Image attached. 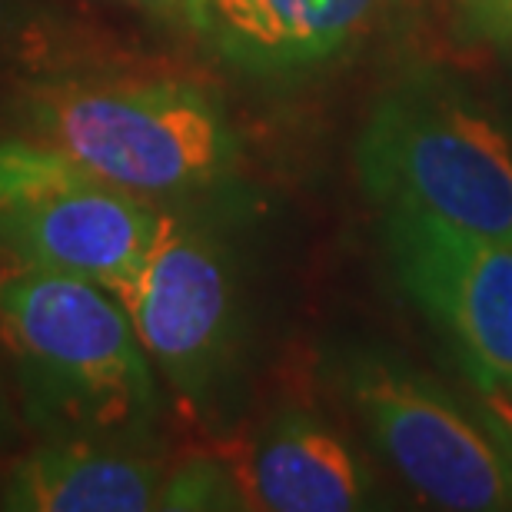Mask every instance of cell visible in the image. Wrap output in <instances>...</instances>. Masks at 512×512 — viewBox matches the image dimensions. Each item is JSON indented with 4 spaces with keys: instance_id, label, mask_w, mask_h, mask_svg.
I'll return each instance as SVG.
<instances>
[{
    "instance_id": "2",
    "label": "cell",
    "mask_w": 512,
    "mask_h": 512,
    "mask_svg": "<svg viewBox=\"0 0 512 512\" xmlns=\"http://www.w3.org/2000/svg\"><path fill=\"white\" fill-rule=\"evenodd\" d=\"M10 117L24 137L153 203L217 187L240 153L220 100L183 77L97 67L20 80Z\"/></svg>"
},
{
    "instance_id": "4",
    "label": "cell",
    "mask_w": 512,
    "mask_h": 512,
    "mask_svg": "<svg viewBox=\"0 0 512 512\" xmlns=\"http://www.w3.org/2000/svg\"><path fill=\"white\" fill-rule=\"evenodd\" d=\"M336 373L366 436L426 503L512 509V453L453 399L380 353H346Z\"/></svg>"
},
{
    "instance_id": "13",
    "label": "cell",
    "mask_w": 512,
    "mask_h": 512,
    "mask_svg": "<svg viewBox=\"0 0 512 512\" xmlns=\"http://www.w3.org/2000/svg\"><path fill=\"white\" fill-rule=\"evenodd\" d=\"M247 506L237 473L217 459H190L167 473L160 509H240Z\"/></svg>"
},
{
    "instance_id": "3",
    "label": "cell",
    "mask_w": 512,
    "mask_h": 512,
    "mask_svg": "<svg viewBox=\"0 0 512 512\" xmlns=\"http://www.w3.org/2000/svg\"><path fill=\"white\" fill-rule=\"evenodd\" d=\"M353 163L386 213L512 240V143L453 80L413 74L389 87L356 137Z\"/></svg>"
},
{
    "instance_id": "7",
    "label": "cell",
    "mask_w": 512,
    "mask_h": 512,
    "mask_svg": "<svg viewBox=\"0 0 512 512\" xmlns=\"http://www.w3.org/2000/svg\"><path fill=\"white\" fill-rule=\"evenodd\" d=\"M160 213L153 200L90 173L44 200L0 210V250L124 296L147 263Z\"/></svg>"
},
{
    "instance_id": "12",
    "label": "cell",
    "mask_w": 512,
    "mask_h": 512,
    "mask_svg": "<svg viewBox=\"0 0 512 512\" xmlns=\"http://www.w3.org/2000/svg\"><path fill=\"white\" fill-rule=\"evenodd\" d=\"M84 177L90 173L80 163L44 140L0 137V210L44 200Z\"/></svg>"
},
{
    "instance_id": "8",
    "label": "cell",
    "mask_w": 512,
    "mask_h": 512,
    "mask_svg": "<svg viewBox=\"0 0 512 512\" xmlns=\"http://www.w3.org/2000/svg\"><path fill=\"white\" fill-rule=\"evenodd\" d=\"M386 0H193L190 27L233 67L293 74L340 57Z\"/></svg>"
},
{
    "instance_id": "6",
    "label": "cell",
    "mask_w": 512,
    "mask_h": 512,
    "mask_svg": "<svg viewBox=\"0 0 512 512\" xmlns=\"http://www.w3.org/2000/svg\"><path fill=\"white\" fill-rule=\"evenodd\" d=\"M386 250L406 296L463 353L489 396L512 393V240L419 213H386Z\"/></svg>"
},
{
    "instance_id": "14",
    "label": "cell",
    "mask_w": 512,
    "mask_h": 512,
    "mask_svg": "<svg viewBox=\"0 0 512 512\" xmlns=\"http://www.w3.org/2000/svg\"><path fill=\"white\" fill-rule=\"evenodd\" d=\"M456 20L469 37L512 44V0H453Z\"/></svg>"
},
{
    "instance_id": "15",
    "label": "cell",
    "mask_w": 512,
    "mask_h": 512,
    "mask_svg": "<svg viewBox=\"0 0 512 512\" xmlns=\"http://www.w3.org/2000/svg\"><path fill=\"white\" fill-rule=\"evenodd\" d=\"M24 436H27V423H24V416H20L17 399L7 393L4 383H0V453L20 446Z\"/></svg>"
},
{
    "instance_id": "5",
    "label": "cell",
    "mask_w": 512,
    "mask_h": 512,
    "mask_svg": "<svg viewBox=\"0 0 512 512\" xmlns=\"http://www.w3.org/2000/svg\"><path fill=\"white\" fill-rule=\"evenodd\" d=\"M120 300L173 393L203 403L240 333L237 273L223 240L203 223L163 210L147 263Z\"/></svg>"
},
{
    "instance_id": "1",
    "label": "cell",
    "mask_w": 512,
    "mask_h": 512,
    "mask_svg": "<svg viewBox=\"0 0 512 512\" xmlns=\"http://www.w3.org/2000/svg\"><path fill=\"white\" fill-rule=\"evenodd\" d=\"M0 356L40 443L140 446L160 416L153 363L124 300L0 250Z\"/></svg>"
},
{
    "instance_id": "17",
    "label": "cell",
    "mask_w": 512,
    "mask_h": 512,
    "mask_svg": "<svg viewBox=\"0 0 512 512\" xmlns=\"http://www.w3.org/2000/svg\"><path fill=\"white\" fill-rule=\"evenodd\" d=\"M499 399H503V406H506V413H512V393H496ZM509 453H512V446H506Z\"/></svg>"
},
{
    "instance_id": "16",
    "label": "cell",
    "mask_w": 512,
    "mask_h": 512,
    "mask_svg": "<svg viewBox=\"0 0 512 512\" xmlns=\"http://www.w3.org/2000/svg\"><path fill=\"white\" fill-rule=\"evenodd\" d=\"M117 4L143 10V14H153V17H183L187 20L193 0H117Z\"/></svg>"
},
{
    "instance_id": "10",
    "label": "cell",
    "mask_w": 512,
    "mask_h": 512,
    "mask_svg": "<svg viewBox=\"0 0 512 512\" xmlns=\"http://www.w3.org/2000/svg\"><path fill=\"white\" fill-rule=\"evenodd\" d=\"M237 479L247 506L273 512H350L370 499V479L350 446L303 409L266 423Z\"/></svg>"
},
{
    "instance_id": "11",
    "label": "cell",
    "mask_w": 512,
    "mask_h": 512,
    "mask_svg": "<svg viewBox=\"0 0 512 512\" xmlns=\"http://www.w3.org/2000/svg\"><path fill=\"white\" fill-rule=\"evenodd\" d=\"M97 67L104 47L60 0H0V70L37 80Z\"/></svg>"
},
{
    "instance_id": "9",
    "label": "cell",
    "mask_w": 512,
    "mask_h": 512,
    "mask_svg": "<svg viewBox=\"0 0 512 512\" xmlns=\"http://www.w3.org/2000/svg\"><path fill=\"white\" fill-rule=\"evenodd\" d=\"M170 469L120 443H40L0 483L10 512H147L160 509Z\"/></svg>"
}]
</instances>
